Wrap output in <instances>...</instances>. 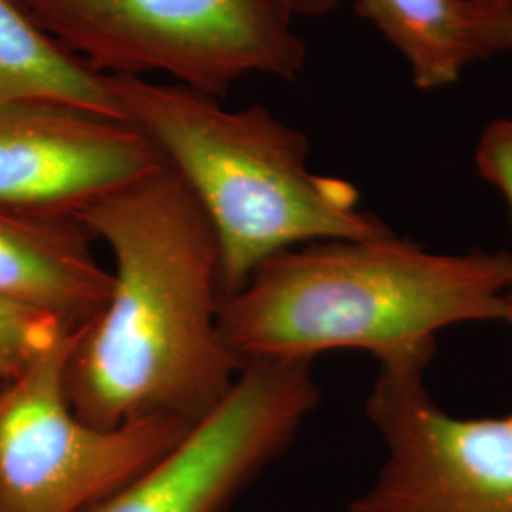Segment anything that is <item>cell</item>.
Listing matches in <instances>:
<instances>
[{
  "label": "cell",
  "instance_id": "14",
  "mask_svg": "<svg viewBox=\"0 0 512 512\" xmlns=\"http://www.w3.org/2000/svg\"><path fill=\"white\" fill-rule=\"evenodd\" d=\"M480 33L490 55L511 52L512 2L488 0V6L480 21Z\"/></svg>",
  "mask_w": 512,
  "mask_h": 512
},
{
  "label": "cell",
  "instance_id": "3",
  "mask_svg": "<svg viewBox=\"0 0 512 512\" xmlns=\"http://www.w3.org/2000/svg\"><path fill=\"white\" fill-rule=\"evenodd\" d=\"M109 84L126 122L202 205L219 243L224 298L283 251L393 232L361 207L353 184L311 171L308 137L272 110L226 109L217 97L143 76H109Z\"/></svg>",
  "mask_w": 512,
  "mask_h": 512
},
{
  "label": "cell",
  "instance_id": "9",
  "mask_svg": "<svg viewBox=\"0 0 512 512\" xmlns=\"http://www.w3.org/2000/svg\"><path fill=\"white\" fill-rule=\"evenodd\" d=\"M92 241L78 220L0 211V300L82 329L105 306L112 279Z\"/></svg>",
  "mask_w": 512,
  "mask_h": 512
},
{
  "label": "cell",
  "instance_id": "17",
  "mask_svg": "<svg viewBox=\"0 0 512 512\" xmlns=\"http://www.w3.org/2000/svg\"><path fill=\"white\" fill-rule=\"evenodd\" d=\"M0 384H2V382H0Z\"/></svg>",
  "mask_w": 512,
  "mask_h": 512
},
{
  "label": "cell",
  "instance_id": "11",
  "mask_svg": "<svg viewBox=\"0 0 512 512\" xmlns=\"http://www.w3.org/2000/svg\"><path fill=\"white\" fill-rule=\"evenodd\" d=\"M488 0H355V10L410 65L423 92L452 86L476 61L492 57L480 21Z\"/></svg>",
  "mask_w": 512,
  "mask_h": 512
},
{
  "label": "cell",
  "instance_id": "16",
  "mask_svg": "<svg viewBox=\"0 0 512 512\" xmlns=\"http://www.w3.org/2000/svg\"><path fill=\"white\" fill-rule=\"evenodd\" d=\"M501 2H512V0H501Z\"/></svg>",
  "mask_w": 512,
  "mask_h": 512
},
{
  "label": "cell",
  "instance_id": "10",
  "mask_svg": "<svg viewBox=\"0 0 512 512\" xmlns=\"http://www.w3.org/2000/svg\"><path fill=\"white\" fill-rule=\"evenodd\" d=\"M40 105L126 122L109 76L59 44L21 0H0V107Z\"/></svg>",
  "mask_w": 512,
  "mask_h": 512
},
{
  "label": "cell",
  "instance_id": "13",
  "mask_svg": "<svg viewBox=\"0 0 512 512\" xmlns=\"http://www.w3.org/2000/svg\"><path fill=\"white\" fill-rule=\"evenodd\" d=\"M475 164L480 177L492 184L507 203L512 222V120L501 118L488 124L476 145ZM505 323L512 330V283L507 293Z\"/></svg>",
  "mask_w": 512,
  "mask_h": 512
},
{
  "label": "cell",
  "instance_id": "2",
  "mask_svg": "<svg viewBox=\"0 0 512 512\" xmlns=\"http://www.w3.org/2000/svg\"><path fill=\"white\" fill-rule=\"evenodd\" d=\"M512 253H435L395 232L300 245L260 264L222 302L243 365L365 351L378 365L433 361L442 330L505 323Z\"/></svg>",
  "mask_w": 512,
  "mask_h": 512
},
{
  "label": "cell",
  "instance_id": "6",
  "mask_svg": "<svg viewBox=\"0 0 512 512\" xmlns=\"http://www.w3.org/2000/svg\"><path fill=\"white\" fill-rule=\"evenodd\" d=\"M431 363L378 365L365 412L385 459L348 512H512V414L452 416L425 382Z\"/></svg>",
  "mask_w": 512,
  "mask_h": 512
},
{
  "label": "cell",
  "instance_id": "8",
  "mask_svg": "<svg viewBox=\"0 0 512 512\" xmlns=\"http://www.w3.org/2000/svg\"><path fill=\"white\" fill-rule=\"evenodd\" d=\"M164 164L129 122L40 105L0 107V211L78 220Z\"/></svg>",
  "mask_w": 512,
  "mask_h": 512
},
{
  "label": "cell",
  "instance_id": "15",
  "mask_svg": "<svg viewBox=\"0 0 512 512\" xmlns=\"http://www.w3.org/2000/svg\"><path fill=\"white\" fill-rule=\"evenodd\" d=\"M291 16H325L332 12L340 0H275Z\"/></svg>",
  "mask_w": 512,
  "mask_h": 512
},
{
  "label": "cell",
  "instance_id": "12",
  "mask_svg": "<svg viewBox=\"0 0 512 512\" xmlns=\"http://www.w3.org/2000/svg\"><path fill=\"white\" fill-rule=\"evenodd\" d=\"M71 332L52 315L0 300V382L19 376Z\"/></svg>",
  "mask_w": 512,
  "mask_h": 512
},
{
  "label": "cell",
  "instance_id": "4",
  "mask_svg": "<svg viewBox=\"0 0 512 512\" xmlns=\"http://www.w3.org/2000/svg\"><path fill=\"white\" fill-rule=\"evenodd\" d=\"M33 18L105 76L162 73L224 97L249 74L296 80L306 44L275 0H21Z\"/></svg>",
  "mask_w": 512,
  "mask_h": 512
},
{
  "label": "cell",
  "instance_id": "5",
  "mask_svg": "<svg viewBox=\"0 0 512 512\" xmlns=\"http://www.w3.org/2000/svg\"><path fill=\"white\" fill-rule=\"evenodd\" d=\"M76 330L0 384V512H84L164 458L194 427L147 420L97 427L65 389Z\"/></svg>",
  "mask_w": 512,
  "mask_h": 512
},
{
  "label": "cell",
  "instance_id": "1",
  "mask_svg": "<svg viewBox=\"0 0 512 512\" xmlns=\"http://www.w3.org/2000/svg\"><path fill=\"white\" fill-rule=\"evenodd\" d=\"M78 222L109 247L114 272L65 365L74 412L97 427L200 423L245 366L220 327L222 262L202 205L165 162Z\"/></svg>",
  "mask_w": 512,
  "mask_h": 512
},
{
  "label": "cell",
  "instance_id": "7",
  "mask_svg": "<svg viewBox=\"0 0 512 512\" xmlns=\"http://www.w3.org/2000/svg\"><path fill=\"white\" fill-rule=\"evenodd\" d=\"M313 361H253L173 450L84 512H226L321 401Z\"/></svg>",
  "mask_w": 512,
  "mask_h": 512
}]
</instances>
